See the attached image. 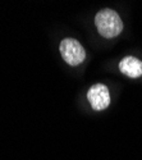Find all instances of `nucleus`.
<instances>
[{"label": "nucleus", "mask_w": 142, "mask_h": 160, "mask_svg": "<svg viewBox=\"0 0 142 160\" xmlns=\"http://www.w3.org/2000/svg\"><path fill=\"white\" fill-rule=\"evenodd\" d=\"M95 26L97 32L105 38L117 37L123 31V22L114 9L105 8L97 12L95 16Z\"/></svg>", "instance_id": "nucleus-1"}, {"label": "nucleus", "mask_w": 142, "mask_h": 160, "mask_svg": "<svg viewBox=\"0 0 142 160\" xmlns=\"http://www.w3.org/2000/svg\"><path fill=\"white\" fill-rule=\"evenodd\" d=\"M119 71L130 78H138L142 76V60L136 57H124L119 63Z\"/></svg>", "instance_id": "nucleus-4"}, {"label": "nucleus", "mask_w": 142, "mask_h": 160, "mask_svg": "<svg viewBox=\"0 0 142 160\" xmlns=\"http://www.w3.org/2000/svg\"><path fill=\"white\" fill-rule=\"evenodd\" d=\"M87 100L91 104L92 109L96 112L105 110L110 105V92L109 88L102 85V83H96L90 87L87 91Z\"/></svg>", "instance_id": "nucleus-3"}, {"label": "nucleus", "mask_w": 142, "mask_h": 160, "mask_svg": "<svg viewBox=\"0 0 142 160\" xmlns=\"http://www.w3.org/2000/svg\"><path fill=\"white\" fill-rule=\"evenodd\" d=\"M59 50L64 62L69 65H73V67L80 65L86 59V51L81 45V42L77 41L76 38L67 37L61 40V42L59 45Z\"/></svg>", "instance_id": "nucleus-2"}]
</instances>
